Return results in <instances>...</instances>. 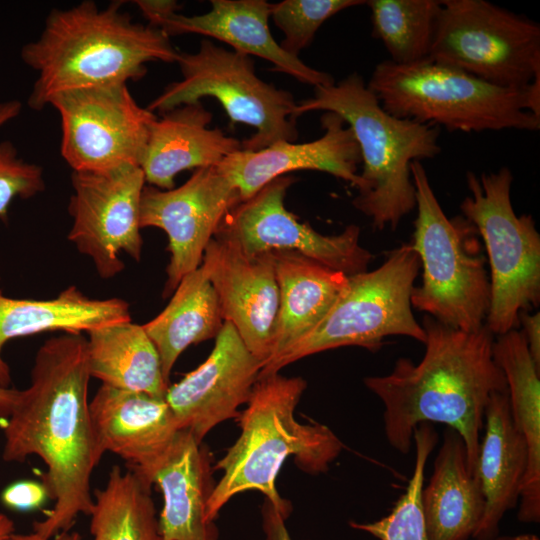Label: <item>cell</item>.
I'll use <instances>...</instances> for the list:
<instances>
[{"label":"cell","instance_id":"obj_1","mask_svg":"<svg viewBox=\"0 0 540 540\" xmlns=\"http://www.w3.org/2000/svg\"><path fill=\"white\" fill-rule=\"evenodd\" d=\"M87 339L64 333L38 349L31 384L21 390L4 428L2 458L23 463L36 455L47 466L43 475L54 507L35 521L32 533L51 540L70 531L79 514L93 507L91 476L100 463L89 411Z\"/></svg>","mask_w":540,"mask_h":540},{"label":"cell","instance_id":"obj_2","mask_svg":"<svg viewBox=\"0 0 540 540\" xmlns=\"http://www.w3.org/2000/svg\"><path fill=\"white\" fill-rule=\"evenodd\" d=\"M425 352L418 363L398 358L392 371L364 379L383 405L389 445L407 454L421 423H443L462 438L470 469L476 473L485 409L491 395L507 390L493 357L494 335L482 326L463 331L425 315Z\"/></svg>","mask_w":540,"mask_h":540},{"label":"cell","instance_id":"obj_3","mask_svg":"<svg viewBox=\"0 0 540 540\" xmlns=\"http://www.w3.org/2000/svg\"><path fill=\"white\" fill-rule=\"evenodd\" d=\"M122 1L99 8L85 0L67 9H52L35 41L26 43L21 59L37 72L28 97L33 110L48 106L60 92L139 80L146 63L176 62L179 52L159 28L136 23Z\"/></svg>","mask_w":540,"mask_h":540},{"label":"cell","instance_id":"obj_4","mask_svg":"<svg viewBox=\"0 0 540 540\" xmlns=\"http://www.w3.org/2000/svg\"><path fill=\"white\" fill-rule=\"evenodd\" d=\"M306 386L303 378L279 372L258 378L247 408L237 416L241 433L214 467L223 475L207 502L208 522L215 521L231 498L248 490L263 493L286 520L291 506L275 484L286 459L294 457L302 471L320 474L339 456L344 445L328 426L295 418Z\"/></svg>","mask_w":540,"mask_h":540},{"label":"cell","instance_id":"obj_5","mask_svg":"<svg viewBox=\"0 0 540 540\" xmlns=\"http://www.w3.org/2000/svg\"><path fill=\"white\" fill-rule=\"evenodd\" d=\"M316 110L340 116L359 146L363 186L354 207L371 218L375 229H395L416 206L410 165L441 152L439 128L385 111L357 73L315 87L312 98L296 104L294 116Z\"/></svg>","mask_w":540,"mask_h":540},{"label":"cell","instance_id":"obj_6","mask_svg":"<svg viewBox=\"0 0 540 540\" xmlns=\"http://www.w3.org/2000/svg\"><path fill=\"white\" fill-rule=\"evenodd\" d=\"M367 86L391 115L449 131L540 129V79L507 88L429 59L405 65L384 60Z\"/></svg>","mask_w":540,"mask_h":540},{"label":"cell","instance_id":"obj_7","mask_svg":"<svg viewBox=\"0 0 540 540\" xmlns=\"http://www.w3.org/2000/svg\"><path fill=\"white\" fill-rule=\"evenodd\" d=\"M417 216L412 247L423 268L411 305L449 327L476 331L485 325L490 282L475 226L464 217L449 219L421 161L410 165Z\"/></svg>","mask_w":540,"mask_h":540},{"label":"cell","instance_id":"obj_8","mask_svg":"<svg viewBox=\"0 0 540 540\" xmlns=\"http://www.w3.org/2000/svg\"><path fill=\"white\" fill-rule=\"evenodd\" d=\"M421 263L410 244L391 251L373 271L348 276L347 285L320 323L294 345L262 365L259 378L299 359L343 346L377 351L383 339L403 335L424 343L412 312L411 293Z\"/></svg>","mask_w":540,"mask_h":540},{"label":"cell","instance_id":"obj_9","mask_svg":"<svg viewBox=\"0 0 540 540\" xmlns=\"http://www.w3.org/2000/svg\"><path fill=\"white\" fill-rule=\"evenodd\" d=\"M469 195L463 217L481 236L490 265V305L485 325L493 335L519 326V314L540 301V235L530 214L517 216L511 202L509 168L466 174Z\"/></svg>","mask_w":540,"mask_h":540},{"label":"cell","instance_id":"obj_10","mask_svg":"<svg viewBox=\"0 0 540 540\" xmlns=\"http://www.w3.org/2000/svg\"><path fill=\"white\" fill-rule=\"evenodd\" d=\"M176 63L182 80L170 83L149 105L161 113L178 106L214 97L231 124L243 123L256 133L242 141V149L258 151L298 137L293 95L261 80L252 58L203 39L196 53L179 52Z\"/></svg>","mask_w":540,"mask_h":540},{"label":"cell","instance_id":"obj_11","mask_svg":"<svg viewBox=\"0 0 540 540\" xmlns=\"http://www.w3.org/2000/svg\"><path fill=\"white\" fill-rule=\"evenodd\" d=\"M428 59L500 87H528L540 79V26L489 1L442 0Z\"/></svg>","mask_w":540,"mask_h":540},{"label":"cell","instance_id":"obj_12","mask_svg":"<svg viewBox=\"0 0 540 540\" xmlns=\"http://www.w3.org/2000/svg\"><path fill=\"white\" fill-rule=\"evenodd\" d=\"M48 105L59 114L61 155L75 172L139 167L158 117L135 101L126 83L60 92Z\"/></svg>","mask_w":540,"mask_h":540},{"label":"cell","instance_id":"obj_13","mask_svg":"<svg viewBox=\"0 0 540 540\" xmlns=\"http://www.w3.org/2000/svg\"><path fill=\"white\" fill-rule=\"evenodd\" d=\"M68 240L94 263L98 275L110 279L125 268L122 252L139 262L143 240L140 200L145 177L138 166L103 171H73Z\"/></svg>","mask_w":540,"mask_h":540},{"label":"cell","instance_id":"obj_14","mask_svg":"<svg viewBox=\"0 0 540 540\" xmlns=\"http://www.w3.org/2000/svg\"><path fill=\"white\" fill-rule=\"evenodd\" d=\"M292 176H281L240 202L224 218L214 237L231 241L248 256L294 251L352 276L364 271L372 254L360 243V228L349 225L337 235H322L284 206Z\"/></svg>","mask_w":540,"mask_h":540},{"label":"cell","instance_id":"obj_15","mask_svg":"<svg viewBox=\"0 0 540 540\" xmlns=\"http://www.w3.org/2000/svg\"><path fill=\"white\" fill-rule=\"evenodd\" d=\"M240 202L237 189L217 167L196 169L178 188H143L141 229H162L169 240L164 297L174 292L186 274L201 265L207 245L227 214Z\"/></svg>","mask_w":540,"mask_h":540},{"label":"cell","instance_id":"obj_16","mask_svg":"<svg viewBox=\"0 0 540 540\" xmlns=\"http://www.w3.org/2000/svg\"><path fill=\"white\" fill-rule=\"evenodd\" d=\"M207 359L169 384L165 400L178 428L202 443L218 424L239 415L259 378L262 362L245 346L234 326L224 321Z\"/></svg>","mask_w":540,"mask_h":540},{"label":"cell","instance_id":"obj_17","mask_svg":"<svg viewBox=\"0 0 540 540\" xmlns=\"http://www.w3.org/2000/svg\"><path fill=\"white\" fill-rule=\"evenodd\" d=\"M202 264L218 296L223 320L234 326L263 365L272 354L279 308L272 251L248 256L231 241L214 237Z\"/></svg>","mask_w":540,"mask_h":540},{"label":"cell","instance_id":"obj_18","mask_svg":"<svg viewBox=\"0 0 540 540\" xmlns=\"http://www.w3.org/2000/svg\"><path fill=\"white\" fill-rule=\"evenodd\" d=\"M321 126L324 133L314 141H281L258 151L241 149L216 167L237 189L241 201L274 179L298 170L329 173L360 190L363 182L357 170L361 154L352 130L333 112L322 115Z\"/></svg>","mask_w":540,"mask_h":540},{"label":"cell","instance_id":"obj_19","mask_svg":"<svg viewBox=\"0 0 540 540\" xmlns=\"http://www.w3.org/2000/svg\"><path fill=\"white\" fill-rule=\"evenodd\" d=\"M89 411L101 454H116L146 481L180 430L165 398L103 384Z\"/></svg>","mask_w":540,"mask_h":540},{"label":"cell","instance_id":"obj_20","mask_svg":"<svg viewBox=\"0 0 540 540\" xmlns=\"http://www.w3.org/2000/svg\"><path fill=\"white\" fill-rule=\"evenodd\" d=\"M211 6L210 11L201 15L176 13L165 19L159 29L169 38L183 34L212 37L236 52L265 59L273 64V70L314 87L334 83L330 74L306 65L275 41L268 26L270 3L267 1L212 0Z\"/></svg>","mask_w":540,"mask_h":540},{"label":"cell","instance_id":"obj_21","mask_svg":"<svg viewBox=\"0 0 540 540\" xmlns=\"http://www.w3.org/2000/svg\"><path fill=\"white\" fill-rule=\"evenodd\" d=\"M212 114L200 101L162 113L151 124L139 167L145 181L161 190L175 186L188 169L218 166L242 149V142L208 127Z\"/></svg>","mask_w":540,"mask_h":540},{"label":"cell","instance_id":"obj_22","mask_svg":"<svg viewBox=\"0 0 540 540\" xmlns=\"http://www.w3.org/2000/svg\"><path fill=\"white\" fill-rule=\"evenodd\" d=\"M211 458L186 430H179L147 481L163 498L159 516L162 540H218L214 522L206 519V506L214 485Z\"/></svg>","mask_w":540,"mask_h":540},{"label":"cell","instance_id":"obj_23","mask_svg":"<svg viewBox=\"0 0 540 540\" xmlns=\"http://www.w3.org/2000/svg\"><path fill=\"white\" fill-rule=\"evenodd\" d=\"M476 473L484 495L476 540H493L504 514L519 500L527 470L528 451L514 425L507 390L491 395L485 409Z\"/></svg>","mask_w":540,"mask_h":540},{"label":"cell","instance_id":"obj_24","mask_svg":"<svg viewBox=\"0 0 540 540\" xmlns=\"http://www.w3.org/2000/svg\"><path fill=\"white\" fill-rule=\"evenodd\" d=\"M126 321H131V315L125 300L91 299L76 286L48 300L10 298L0 288V386L9 388L12 382L10 367L2 357L11 339L51 331L79 334Z\"/></svg>","mask_w":540,"mask_h":540},{"label":"cell","instance_id":"obj_25","mask_svg":"<svg viewBox=\"0 0 540 540\" xmlns=\"http://www.w3.org/2000/svg\"><path fill=\"white\" fill-rule=\"evenodd\" d=\"M421 504L428 540H467L483 517L480 481L468 465L462 438L451 428L444 432Z\"/></svg>","mask_w":540,"mask_h":540},{"label":"cell","instance_id":"obj_26","mask_svg":"<svg viewBox=\"0 0 540 540\" xmlns=\"http://www.w3.org/2000/svg\"><path fill=\"white\" fill-rule=\"evenodd\" d=\"M272 253L279 308L272 354L268 360L310 333L331 309L348 281L344 273L298 252L281 250Z\"/></svg>","mask_w":540,"mask_h":540},{"label":"cell","instance_id":"obj_27","mask_svg":"<svg viewBox=\"0 0 540 540\" xmlns=\"http://www.w3.org/2000/svg\"><path fill=\"white\" fill-rule=\"evenodd\" d=\"M493 357L507 384L511 416L523 436L528 464L519 496L518 518H540V368L534 363L522 331L510 330L493 343Z\"/></svg>","mask_w":540,"mask_h":540},{"label":"cell","instance_id":"obj_28","mask_svg":"<svg viewBox=\"0 0 540 540\" xmlns=\"http://www.w3.org/2000/svg\"><path fill=\"white\" fill-rule=\"evenodd\" d=\"M87 362L91 377L110 387L165 398L159 353L144 330L132 321L87 332Z\"/></svg>","mask_w":540,"mask_h":540},{"label":"cell","instance_id":"obj_29","mask_svg":"<svg viewBox=\"0 0 540 540\" xmlns=\"http://www.w3.org/2000/svg\"><path fill=\"white\" fill-rule=\"evenodd\" d=\"M223 323L218 296L201 263L182 278L165 309L143 325L159 353L167 383L181 353L192 344L216 337Z\"/></svg>","mask_w":540,"mask_h":540},{"label":"cell","instance_id":"obj_30","mask_svg":"<svg viewBox=\"0 0 540 540\" xmlns=\"http://www.w3.org/2000/svg\"><path fill=\"white\" fill-rule=\"evenodd\" d=\"M151 484L115 465L102 489L93 493L92 540H162Z\"/></svg>","mask_w":540,"mask_h":540},{"label":"cell","instance_id":"obj_31","mask_svg":"<svg viewBox=\"0 0 540 540\" xmlns=\"http://www.w3.org/2000/svg\"><path fill=\"white\" fill-rule=\"evenodd\" d=\"M366 5L372 34L382 41L390 61L405 65L428 59L440 1L369 0Z\"/></svg>","mask_w":540,"mask_h":540},{"label":"cell","instance_id":"obj_32","mask_svg":"<svg viewBox=\"0 0 540 540\" xmlns=\"http://www.w3.org/2000/svg\"><path fill=\"white\" fill-rule=\"evenodd\" d=\"M438 435L431 423H421L413 434L415 463L405 492L391 512L371 523L350 522V526L379 540H428L422 511L421 493L427 460L436 446Z\"/></svg>","mask_w":540,"mask_h":540},{"label":"cell","instance_id":"obj_33","mask_svg":"<svg viewBox=\"0 0 540 540\" xmlns=\"http://www.w3.org/2000/svg\"><path fill=\"white\" fill-rule=\"evenodd\" d=\"M366 4L362 0H284L270 3V17L284 34L280 46L298 53L310 45L320 26L340 11Z\"/></svg>","mask_w":540,"mask_h":540},{"label":"cell","instance_id":"obj_34","mask_svg":"<svg viewBox=\"0 0 540 540\" xmlns=\"http://www.w3.org/2000/svg\"><path fill=\"white\" fill-rule=\"evenodd\" d=\"M44 190L42 167L22 159L11 141L0 142V218L6 220L14 199H28Z\"/></svg>","mask_w":540,"mask_h":540},{"label":"cell","instance_id":"obj_35","mask_svg":"<svg viewBox=\"0 0 540 540\" xmlns=\"http://www.w3.org/2000/svg\"><path fill=\"white\" fill-rule=\"evenodd\" d=\"M0 499L8 509L29 512L41 508L50 498L43 482L23 479L6 486Z\"/></svg>","mask_w":540,"mask_h":540},{"label":"cell","instance_id":"obj_36","mask_svg":"<svg viewBox=\"0 0 540 540\" xmlns=\"http://www.w3.org/2000/svg\"><path fill=\"white\" fill-rule=\"evenodd\" d=\"M135 5L149 21L150 26L159 28L168 17L177 13L181 5L174 0H136Z\"/></svg>","mask_w":540,"mask_h":540},{"label":"cell","instance_id":"obj_37","mask_svg":"<svg viewBox=\"0 0 540 540\" xmlns=\"http://www.w3.org/2000/svg\"><path fill=\"white\" fill-rule=\"evenodd\" d=\"M522 326V333L528 345L530 355L540 368V314L523 311L519 314V325Z\"/></svg>","mask_w":540,"mask_h":540},{"label":"cell","instance_id":"obj_38","mask_svg":"<svg viewBox=\"0 0 540 540\" xmlns=\"http://www.w3.org/2000/svg\"><path fill=\"white\" fill-rule=\"evenodd\" d=\"M262 516L266 540H291L285 526V519L267 499L262 509Z\"/></svg>","mask_w":540,"mask_h":540},{"label":"cell","instance_id":"obj_39","mask_svg":"<svg viewBox=\"0 0 540 540\" xmlns=\"http://www.w3.org/2000/svg\"><path fill=\"white\" fill-rule=\"evenodd\" d=\"M21 390L0 386V422L7 421L20 396Z\"/></svg>","mask_w":540,"mask_h":540},{"label":"cell","instance_id":"obj_40","mask_svg":"<svg viewBox=\"0 0 540 540\" xmlns=\"http://www.w3.org/2000/svg\"><path fill=\"white\" fill-rule=\"evenodd\" d=\"M22 110V103L18 100L0 102V127L17 117Z\"/></svg>","mask_w":540,"mask_h":540},{"label":"cell","instance_id":"obj_41","mask_svg":"<svg viewBox=\"0 0 540 540\" xmlns=\"http://www.w3.org/2000/svg\"><path fill=\"white\" fill-rule=\"evenodd\" d=\"M12 537L15 538L16 540H43L37 537L36 535H34L33 533H30V534L14 533ZM52 540H81V536L78 532L65 531L54 536Z\"/></svg>","mask_w":540,"mask_h":540},{"label":"cell","instance_id":"obj_42","mask_svg":"<svg viewBox=\"0 0 540 540\" xmlns=\"http://www.w3.org/2000/svg\"><path fill=\"white\" fill-rule=\"evenodd\" d=\"M15 525L13 520L0 512V540H9L14 534Z\"/></svg>","mask_w":540,"mask_h":540},{"label":"cell","instance_id":"obj_43","mask_svg":"<svg viewBox=\"0 0 540 540\" xmlns=\"http://www.w3.org/2000/svg\"><path fill=\"white\" fill-rule=\"evenodd\" d=\"M501 540H539V539L535 535L524 534V535H519L515 537L503 538Z\"/></svg>","mask_w":540,"mask_h":540},{"label":"cell","instance_id":"obj_44","mask_svg":"<svg viewBox=\"0 0 540 540\" xmlns=\"http://www.w3.org/2000/svg\"><path fill=\"white\" fill-rule=\"evenodd\" d=\"M9 540H16V539L11 536V538Z\"/></svg>","mask_w":540,"mask_h":540}]
</instances>
